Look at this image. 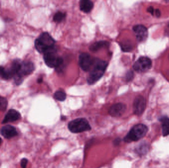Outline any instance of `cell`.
I'll return each instance as SVG.
<instances>
[{"label":"cell","instance_id":"obj_20","mask_svg":"<svg viewBox=\"0 0 169 168\" xmlns=\"http://www.w3.org/2000/svg\"><path fill=\"white\" fill-rule=\"evenodd\" d=\"M120 45L122 50L124 52H129L132 50L133 48L132 44L129 41H124L121 43Z\"/></svg>","mask_w":169,"mask_h":168},{"label":"cell","instance_id":"obj_9","mask_svg":"<svg viewBox=\"0 0 169 168\" xmlns=\"http://www.w3.org/2000/svg\"><path fill=\"white\" fill-rule=\"evenodd\" d=\"M35 69L34 64L30 61H24L21 62V67L17 76L23 77L31 74Z\"/></svg>","mask_w":169,"mask_h":168},{"label":"cell","instance_id":"obj_8","mask_svg":"<svg viewBox=\"0 0 169 168\" xmlns=\"http://www.w3.org/2000/svg\"><path fill=\"white\" fill-rule=\"evenodd\" d=\"M146 108V100L143 96H137L133 103L134 112L137 115L140 116L144 112Z\"/></svg>","mask_w":169,"mask_h":168},{"label":"cell","instance_id":"obj_26","mask_svg":"<svg viewBox=\"0 0 169 168\" xmlns=\"http://www.w3.org/2000/svg\"><path fill=\"white\" fill-rule=\"evenodd\" d=\"M147 11H148V13H150L152 15L154 14V10L152 6L149 7L148 9H147Z\"/></svg>","mask_w":169,"mask_h":168},{"label":"cell","instance_id":"obj_10","mask_svg":"<svg viewBox=\"0 0 169 168\" xmlns=\"http://www.w3.org/2000/svg\"><path fill=\"white\" fill-rule=\"evenodd\" d=\"M126 106L123 103L115 104L112 105L109 110V113L112 117H120L126 111Z\"/></svg>","mask_w":169,"mask_h":168},{"label":"cell","instance_id":"obj_2","mask_svg":"<svg viewBox=\"0 0 169 168\" xmlns=\"http://www.w3.org/2000/svg\"><path fill=\"white\" fill-rule=\"evenodd\" d=\"M108 63L106 61L100 59H95L93 67L88 77V83L92 85L97 82L105 74Z\"/></svg>","mask_w":169,"mask_h":168},{"label":"cell","instance_id":"obj_6","mask_svg":"<svg viewBox=\"0 0 169 168\" xmlns=\"http://www.w3.org/2000/svg\"><path fill=\"white\" fill-rule=\"evenodd\" d=\"M152 61L147 57H141L134 63L133 68L137 72H143L148 71L151 68Z\"/></svg>","mask_w":169,"mask_h":168},{"label":"cell","instance_id":"obj_4","mask_svg":"<svg viewBox=\"0 0 169 168\" xmlns=\"http://www.w3.org/2000/svg\"><path fill=\"white\" fill-rule=\"evenodd\" d=\"M68 128L73 133H79L92 129L89 122L84 118H77L70 121L68 125Z\"/></svg>","mask_w":169,"mask_h":168},{"label":"cell","instance_id":"obj_29","mask_svg":"<svg viewBox=\"0 0 169 168\" xmlns=\"http://www.w3.org/2000/svg\"><path fill=\"white\" fill-rule=\"evenodd\" d=\"M2 143V139L0 138V145Z\"/></svg>","mask_w":169,"mask_h":168},{"label":"cell","instance_id":"obj_22","mask_svg":"<svg viewBox=\"0 0 169 168\" xmlns=\"http://www.w3.org/2000/svg\"><path fill=\"white\" fill-rule=\"evenodd\" d=\"M14 82H15V84L18 85L21 84H22V82L23 81V77H20V76H18L17 75H16L14 77Z\"/></svg>","mask_w":169,"mask_h":168},{"label":"cell","instance_id":"obj_27","mask_svg":"<svg viewBox=\"0 0 169 168\" xmlns=\"http://www.w3.org/2000/svg\"><path fill=\"white\" fill-rule=\"evenodd\" d=\"M155 13L156 16L157 17H160V16L161 12L158 9L156 10L155 11Z\"/></svg>","mask_w":169,"mask_h":168},{"label":"cell","instance_id":"obj_15","mask_svg":"<svg viewBox=\"0 0 169 168\" xmlns=\"http://www.w3.org/2000/svg\"><path fill=\"white\" fill-rule=\"evenodd\" d=\"M93 8V3L91 1L82 0L80 2V9L84 13H90Z\"/></svg>","mask_w":169,"mask_h":168},{"label":"cell","instance_id":"obj_17","mask_svg":"<svg viewBox=\"0 0 169 168\" xmlns=\"http://www.w3.org/2000/svg\"><path fill=\"white\" fill-rule=\"evenodd\" d=\"M108 42L105 41H100L98 42H95L94 44L91 45L90 49L92 52H96L98 51L103 47L107 46L108 45Z\"/></svg>","mask_w":169,"mask_h":168},{"label":"cell","instance_id":"obj_28","mask_svg":"<svg viewBox=\"0 0 169 168\" xmlns=\"http://www.w3.org/2000/svg\"><path fill=\"white\" fill-rule=\"evenodd\" d=\"M42 81V79H39L38 80V82L39 83H41Z\"/></svg>","mask_w":169,"mask_h":168},{"label":"cell","instance_id":"obj_3","mask_svg":"<svg viewBox=\"0 0 169 168\" xmlns=\"http://www.w3.org/2000/svg\"><path fill=\"white\" fill-rule=\"evenodd\" d=\"M148 128L146 125L138 124L132 127L130 131L124 138L126 143L136 142L142 138L148 132Z\"/></svg>","mask_w":169,"mask_h":168},{"label":"cell","instance_id":"obj_13","mask_svg":"<svg viewBox=\"0 0 169 168\" xmlns=\"http://www.w3.org/2000/svg\"><path fill=\"white\" fill-rule=\"evenodd\" d=\"M20 114L18 111L11 109L8 111L3 119L2 123L5 124L8 122H14L19 119L20 118Z\"/></svg>","mask_w":169,"mask_h":168},{"label":"cell","instance_id":"obj_16","mask_svg":"<svg viewBox=\"0 0 169 168\" xmlns=\"http://www.w3.org/2000/svg\"><path fill=\"white\" fill-rule=\"evenodd\" d=\"M159 121L161 122L163 136L166 137L169 135V118L164 116L160 118Z\"/></svg>","mask_w":169,"mask_h":168},{"label":"cell","instance_id":"obj_18","mask_svg":"<svg viewBox=\"0 0 169 168\" xmlns=\"http://www.w3.org/2000/svg\"><path fill=\"white\" fill-rule=\"evenodd\" d=\"M65 18V14L61 11H58L54 15L53 20L55 22L60 23L62 22Z\"/></svg>","mask_w":169,"mask_h":168},{"label":"cell","instance_id":"obj_21","mask_svg":"<svg viewBox=\"0 0 169 168\" xmlns=\"http://www.w3.org/2000/svg\"><path fill=\"white\" fill-rule=\"evenodd\" d=\"M8 106V101L6 99L0 96V111H4L6 110Z\"/></svg>","mask_w":169,"mask_h":168},{"label":"cell","instance_id":"obj_1","mask_svg":"<svg viewBox=\"0 0 169 168\" xmlns=\"http://www.w3.org/2000/svg\"><path fill=\"white\" fill-rule=\"evenodd\" d=\"M55 41L47 32L43 33L35 41L36 50L41 53H45L48 51L56 50Z\"/></svg>","mask_w":169,"mask_h":168},{"label":"cell","instance_id":"obj_14","mask_svg":"<svg viewBox=\"0 0 169 168\" xmlns=\"http://www.w3.org/2000/svg\"><path fill=\"white\" fill-rule=\"evenodd\" d=\"M149 143L147 142H143L139 143L137 147H136V152L140 156H143L146 154L149 150Z\"/></svg>","mask_w":169,"mask_h":168},{"label":"cell","instance_id":"obj_23","mask_svg":"<svg viewBox=\"0 0 169 168\" xmlns=\"http://www.w3.org/2000/svg\"><path fill=\"white\" fill-rule=\"evenodd\" d=\"M134 77V73L132 71H129L128 72H127V74H126V79L127 80V81H130L131 80H132Z\"/></svg>","mask_w":169,"mask_h":168},{"label":"cell","instance_id":"obj_12","mask_svg":"<svg viewBox=\"0 0 169 168\" xmlns=\"http://www.w3.org/2000/svg\"><path fill=\"white\" fill-rule=\"evenodd\" d=\"M0 132L2 136L8 139L14 138L18 135L15 127L10 125H6L3 126L0 130Z\"/></svg>","mask_w":169,"mask_h":168},{"label":"cell","instance_id":"obj_5","mask_svg":"<svg viewBox=\"0 0 169 168\" xmlns=\"http://www.w3.org/2000/svg\"><path fill=\"white\" fill-rule=\"evenodd\" d=\"M45 63L50 68H57L63 63L64 60L56 54V50L48 51L44 54Z\"/></svg>","mask_w":169,"mask_h":168},{"label":"cell","instance_id":"obj_11","mask_svg":"<svg viewBox=\"0 0 169 168\" xmlns=\"http://www.w3.org/2000/svg\"><path fill=\"white\" fill-rule=\"evenodd\" d=\"M133 31L137 40L143 41L148 37V31L146 27L142 25H137L133 27Z\"/></svg>","mask_w":169,"mask_h":168},{"label":"cell","instance_id":"obj_19","mask_svg":"<svg viewBox=\"0 0 169 168\" xmlns=\"http://www.w3.org/2000/svg\"><path fill=\"white\" fill-rule=\"evenodd\" d=\"M54 98L57 101H64L66 98L65 93L62 91H57L54 94Z\"/></svg>","mask_w":169,"mask_h":168},{"label":"cell","instance_id":"obj_24","mask_svg":"<svg viewBox=\"0 0 169 168\" xmlns=\"http://www.w3.org/2000/svg\"><path fill=\"white\" fill-rule=\"evenodd\" d=\"M28 160L26 158H23L21 161V167L22 168H26L27 165Z\"/></svg>","mask_w":169,"mask_h":168},{"label":"cell","instance_id":"obj_25","mask_svg":"<svg viewBox=\"0 0 169 168\" xmlns=\"http://www.w3.org/2000/svg\"><path fill=\"white\" fill-rule=\"evenodd\" d=\"M121 142V139L119 138H117L115 139H114V141L113 142V143L115 146H117L118 145H119L120 143Z\"/></svg>","mask_w":169,"mask_h":168},{"label":"cell","instance_id":"obj_7","mask_svg":"<svg viewBox=\"0 0 169 168\" xmlns=\"http://www.w3.org/2000/svg\"><path fill=\"white\" fill-rule=\"evenodd\" d=\"M95 59L86 53L81 54L79 58V64L82 70L85 72H88L92 68Z\"/></svg>","mask_w":169,"mask_h":168}]
</instances>
